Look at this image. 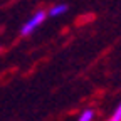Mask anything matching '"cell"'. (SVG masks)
I'll return each instance as SVG.
<instances>
[{
    "label": "cell",
    "instance_id": "6da1fadb",
    "mask_svg": "<svg viewBox=\"0 0 121 121\" xmlns=\"http://www.w3.org/2000/svg\"><path fill=\"white\" fill-rule=\"evenodd\" d=\"M45 15H47V13H45V12H37L35 15H32V17H30L25 24H24V27H22V30H20V34L22 35H29V34H32L34 32V30L45 20Z\"/></svg>",
    "mask_w": 121,
    "mask_h": 121
},
{
    "label": "cell",
    "instance_id": "7a4b0ae2",
    "mask_svg": "<svg viewBox=\"0 0 121 121\" xmlns=\"http://www.w3.org/2000/svg\"><path fill=\"white\" fill-rule=\"evenodd\" d=\"M66 10H67V5L66 4H57V5H54L49 10V15H51V17H57V15H62Z\"/></svg>",
    "mask_w": 121,
    "mask_h": 121
},
{
    "label": "cell",
    "instance_id": "3957f363",
    "mask_svg": "<svg viewBox=\"0 0 121 121\" xmlns=\"http://www.w3.org/2000/svg\"><path fill=\"white\" fill-rule=\"evenodd\" d=\"M93 118H94V109L87 108V109H84V111L81 113L79 121H93Z\"/></svg>",
    "mask_w": 121,
    "mask_h": 121
},
{
    "label": "cell",
    "instance_id": "277c9868",
    "mask_svg": "<svg viewBox=\"0 0 121 121\" xmlns=\"http://www.w3.org/2000/svg\"><path fill=\"white\" fill-rule=\"evenodd\" d=\"M108 121H121V103H119L118 108L114 109V113L111 114V118H109Z\"/></svg>",
    "mask_w": 121,
    "mask_h": 121
}]
</instances>
